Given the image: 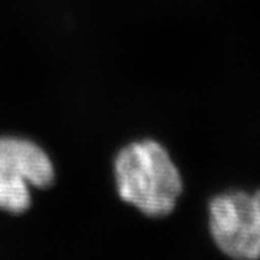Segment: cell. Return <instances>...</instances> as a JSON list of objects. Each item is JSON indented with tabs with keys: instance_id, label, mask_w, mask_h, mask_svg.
Wrapping results in <instances>:
<instances>
[{
	"instance_id": "cell-1",
	"label": "cell",
	"mask_w": 260,
	"mask_h": 260,
	"mask_svg": "<svg viewBox=\"0 0 260 260\" xmlns=\"http://www.w3.org/2000/svg\"><path fill=\"white\" fill-rule=\"evenodd\" d=\"M114 171L121 199L145 215L161 218L174 210L182 192V179L169 153L158 142L141 141L122 149Z\"/></svg>"
},
{
	"instance_id": "cell-2",
	"label": "cell",
	"mask_w": 260,
	"mask_h": 260,
	"mask_svg": "<svg viewBox=\"0 0 260 260\" xmlns=\"http://www.w3.org/2000/svg\"><path fill=\"white\" fill-rule=\"evenodd\" d=\"M55 178L51 159L31 141L0 138V210L21 214L31 206L29 187H49Z\"/></svg>"
},
{
	"instance_id": "cell-3",
	"label": "cell",
	"mask_w": 260,
	"mask_h": 260,
	"mask_svg": "<svg viewBox=\"0 0 260 260\" xmlns=\"http://www.w3.org/2000/svg\"><path fill=\"white\" fill-rule=\"evenodd\" d=\"M210 230L216 246L234 259L260 257V190L234 191L210 203Z\"/></svg>"
}]
</instances>
